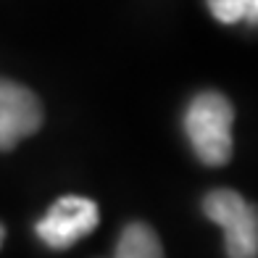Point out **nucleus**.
<instances>
[{"instance_id": "f257e3e1", "label": "nucleus", "mask_w": 258, "mask_h": 258, "mask_svg": "<svg viewBox=\"0 0 258 258\" xmlns=\"http://www.w3.org/2000/svg\"><path fill=\"white\" fill-rule=\"evenodd\" d=\"M232 121L234 108L221 92H201L187 105L184 132L206 166H224L232 158Z\"/></svg>"}, {"instance_id": "f03ea898", "label": "nucleus", "mask_w": 258, "mask_h": 258, "mask_svg": "<svg viewBox=\"0 0 258 258\" xmlns=\"http://www.w3.org/2000/svg\"><path fill=\"white\" fill-rule=\"evenodd\" d=\"M203 214L224 229V248L229 258L258 255V219L250 206L234 190H211L203 198Z\"/></svg>"}, {"instance_id": "7ed1b4c3", "label": "nucleus", "mask_w": 258, "mask_h": 258, "mask_svg": "<svg viewBox=\"0 0 258 258\" xmlns=\"http://www.w3.org/2000/svg\"><path fill=\"white\" fill-rule=\"evenodd\" d=\"M100 208L85 195H63L50 206V211L40 219L37 234L48 248L63 250L98 227Z\"/></svg>"}, {"instance_id": "20e7f679", "label": "nucleus", "mask_w": 258, "mask_h": 258, "mask_svg": "<svg viewBox=\"0 0 258 258\" xmlns=\"http://www.w3.org/2000/svg\"><path fill=\"white\" fill-rule=\"evenodd\" d=\"M42 126L37 95L11 79H0V150H14L21 140Z\"/></svg>"}, {"instance_id": "39448f33", "label": "nucleus", "mask_w": 258, "mask_h": 258, "mask_svg": "<svg viewBox=\"0 0 258 258\" xmlns=\"http://www.w3.org/2000/svg\"><path fill=\"white\" fill-rule=\"evenodd\" d=\"M116 258H163L158 234L143 221L129 224L116 245Z\"/></svg>"}, {"instance_id": "423d86ee", "label": "nucleus", "mask_w": 258, "mask_h": 258, "mask_svg": "<svg viewBox=\"0 0 258 258\" xmlns=\"http://www.w3.org/2000/svg\"><path fill=\"white\" fill-rule=\"evenodd\" d=\"M208 8L214 14V19H219L221 24H234V21L245 19L248 0H208Z\"/></svg>"}, {"instance_id": "0eeeda50", "label": "nucleus", "mask_w": 258, "mask_h": 258, "mask_svg": "<svg viewBox=\"0 0 258 258\" xmlns=\"http://www.w3.org/2000/svg\"><path fill=\"white\" fill-rule=\"evenodd\" d=\"M245 19H248L250 24H255V19H258V0H248V11H245Z\"/></svg>"}, {"instance_id": "6e6552de", "label": "nucleus", "mask_w": 258, "mask_h": 258, "mask_svg": "<svg viewBox=\"0 0 258 258\" xmlns=\"http://www.w3.org/2000/svg\"><path fill=\"white\" fill-rule=\"evenodd\" d=\"M3 237H6V229L0 227V245H3Z\"/></svg>"}]
</instances>
